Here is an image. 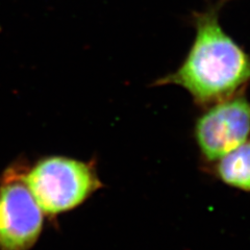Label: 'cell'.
Here are the masks:
<instances>
[{
	"label": "cell",
	"mask_w": 250,
	"mask_h": 250,
	"mask_svg": "<svg viewBox=\"0 0 250 250\" xmlns=\"http://www.w3.org/2000/svg\"><path fill=\"white\" fill-rule=\"evenodd\" d=\"M23 178L44 215L48 216L78 208L103 186L92 163L62 155L39 160L25 170Z\"/></svg>",
	"instance_id": "obj_2"
},
{
	"label": "cell",
	"mask_w": 250,
	"mask_h": 250,
	"mask_svg": "<svg viewBox=\"0 0 250 250\" xmlns=\"http://www.w3.org/2000/svg\"><path fill=\"white\" fill-rule=\"evenodd\" d=\"M250 104L240 95L210 105L195 124V140L201 154L216 162L248 140Z\"/></svg>",
	"instance_id": "obj_4"
},
{
	"label": "cell",
	"mask_w": 250,
	"mask_h": 250,
	"mask_svg": "<svg viewBox=\"0 0 250 250\" xmlns=\"http://www.w3.org/2000/svg\"><path fill=\"white\" fill-rule=\"evenodd\" d=\"M196 38L183 65L159 81L189 92L208 106L237 95L250 83V57L222 29L218 7L196 16Z\"/></svg>",
	"instance_id": "obj_1"
},
{
	"label": "cell",
	"mask_w": 250,
	"mask_h": 250,
	"mask_svg": "<svg viewBox=\"0 0 250 250\" xmlns=\"http://www.w3.org/2000/svg\"><path fill=\"white\" fill-rule=\"evenodd\" d=\"M23 175L10 168L0 185V250H29L43 229L44 213Z\"/></svg>",
	"instance_id": "obj_3"
},
{
	"label": "cell",
	"mask_w": 250,
	"mask_h": 250,
	"mask_svg": "<svg viewBox=\"0 0 250 250\" xmlns=\"http://www.w3.org/2000/svg\"><path fill=\"white\" fill-rule=\"evenodd\" d=\"M216 162V173L222 183L250 192V140Z\"/></svg>",
	"instance_id": "obj_5"
}]
</instances>
